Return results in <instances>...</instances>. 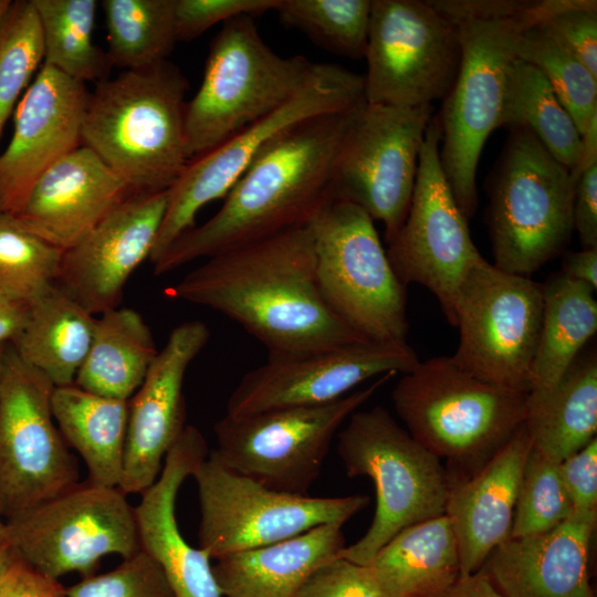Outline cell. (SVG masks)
<instances>
[{
  "mask_svg": "<svg viewBox=\"0 0 597 597\" xmlns=\"http://www.w3.org/2000/svg\"><path fill=\"white\" fill-rule=\"evenodd\" d=\"M166 295L223 314L268 355L367 341L332 312L320 292L310 223L210 256Z\"/></svg>",
  "mask_w": 597,
  "mask_h": 597,
  "instance_id": "obj_1",
  "label": "cell"
},
{
  "mask_svg": "<svg viewBox=\"0 0 597 597\" xmlns=\"http://www.w3.org/2000/svg\"><path fill=\"white\" fill-rule=\"evenodd\" d=\"M365 102L310 117L273 138L232 186L220 209L178 237L153 263L154 273L166 274L191 261L308 224L333 199L335 163Z\"/></svg>",
  "mask_w": 597,
  "mask_h": 597,
  "instance_id": "obj_2",
  "label": "cell"
},
{
  "mask_svg": "<svg viewBox=\"0 0 597 597\" xmlns=\"http://www.w3.org/2000/svg\"><path fill=\"white\" fill-rule=\"evenodd\" d=\"M188 87L185 75L167 60L97 82L87 102L82 145L133 192L169 189L189 161L185 139Z\"/></svg>",
  "mask_w": 597,
  "mask_h": 597,
  "instance_id": "obj_3",
  "label": "cell"
},
{
  "mask_svg": "<svg viewBox=\"0 0 597 597\" xmlns=\"http://www.w3.org/2000/svg\"><path fill=\"white\" fill-rule=\"evenodd\" d=\"M527 392L484 383L439 356L404 374L391 400L410 436L448 462L452 482L479 471L523 425Z\"/></svg>",
  "mask_w": 597,
  "mask_h": 597,
  "instance_id": "obj_4",
  "label": "cell"
},
{
  "mask_svg": "<svg viewBox=\"0 0 597 597\" xmlns=\"http://www.w3.org/2000/svg\"><path fill=\"white\" fill-rule=\"evenodd\" d=\"M320 65L303 55L276 54L261 38L254 17L223 22L210 44L201 84L186 103L188 160L281 107Z\"/></svg>",
  "mask_w": 597,
  "mask_h": 597,
  "instance_id": "obj_5",
  "label": "cell"
},
{
  "mask_svg": "<svg viewBox=\"0 0 597 597\" xmlns=\"http://www.w3.org/2000/svg\"><path fill=\"white\" fill-rule=\"evenodd\" d=\"M337 454L349 478H369L376 492L368 530L341 557L365 565L404 528L444 514L447 469L384 407L349 416L337 433Z\"/></svg>",
  "mask_w": 597,
  "mask_h": 597,
  "instance_id": "obj_6",
  "label": "cell"
},
{
  "mask_svg": "<svg viewBox=\"0 0 597 597\" xmlns=\"http://www.w3.org/2000/svg\"><path fill=\"white\" fill-rule=\"evenodd\" d=\"M555 3V0L537 1L527 13L510 19L454 22L461 60L436 117L441 133V167L468 220L478 206V164L485 140L499 128L517 38L525 29L544 22L556 9Z\"/></svg>",
  "mask_w": 597,
  "mask_h": 597,
  "instance_id": "obj_7",
  "label": "cell"
},
{
  "mask_svg": "<svg viewBox=\"0 0 597 597\" xmlns=\"http://www.w3.org/2000/svg\"><path fill=\"white\" fill-rule=\"evenodd\" d=\"M577 179L523 128H511L489 184L494 265L530 276L569 241Z\"/></svg>",
  "mask_w": 597,
  "mask_h": 597,
  "instance_id": "obj_8",
  "label": "cell"
},
{
  "mask_svg": "<svg viewBox=\"0 0 597 597\" xmlns=\"http://www.w3.org/2000/svg\"><path fill=\"white\" fill-rule=\"evenodd\" d=\"M310 227L317 284L332 312L367 341L407 343L406 286L374 220L352 202L331 199Z\"/></svg>",
  "mask_w": 597,
  "mask_h": 597,
  "instance_id": "obj_9",
  "label": "cell"
},
{
  "mask_svg": "<svg viewBox=\"0 0 597 597\" xmlns=\"http://www.w3.org/2000/svg\"><path fill=\"white\" fill-rule=\"evenodd\" d=\"M395 373L317 406L291 407L243 417L224 415L213 426L210 453L224 467L282 493L308 495L334 437Z\"/></svg>",
  "mask_w": 597,
  "mask_h": 597,
  "instance_id": "obj_10",
  "label": "cell"
},
{
  "mask_svg": "<svg viewBox=\"0 0 597 597\" xmlns=\"http://www.w3.org/2000/svg\"><path fill=\"white\" fill-rule=\"evenodd\" d=\"M542 313L541 283L481 258L457 291L459 344L452 362L484 383L530 391Z\"/></svg>",
  "mask_w": 597,
  "mask_h": 597,
  "instance_id": "obj_11",
  "label": "cell"
},
{
  "mask_svg": "<svg viewBox=\"0 0 597 597\" xmlns=\"http://www.w3.org/2000/svg\"><path fill=\"white\" fill-rule=\"evenodd\" d=\"M363 102L364 75L337 64L321 63L312 80L281 107L189 160L168 189L165 216L149 256L151 264L195 226L201 208L226 197L273 138L310 117L346 111Z\"/></svg>",
  "mask_w": 597,
  "mask_h": 597,
  "instance_id": "obj_12",
  "label": "cell"
},
{
  "mask_svg": "<svg viewBox=\"0 0 597 597\" xmlns=\"http://www.w3.org/2000/svg\"><path fill=\"white\" fill-rule=\"evenodd\" d=\"M198 489L199 547L211 559L273 544L316 526L341 523L368 496L318 498L271 490L219 462L209 451L192 475Z\"/></svg>",
  "mask_w": 597,
  "mask_h": 597,
  "instance_id": "obj_13",
  "label": "cell"
},
{
  "mask_svg": "<svg viewBox=\"0 0 597 597\" xmlns=\"http://www.w3.org/2000/svg\"><path fill=\"white\" fill-rule=\"evenodd\" d=\"M118 488L77 483L6 520L4 542L42 574L59 580L94 574L112 554L140 551L135 507Z\"/></svg>",
  "mask_w": 597,
  "mask_h": 597,
  "instance_id": "obj_14",
  "label": "cell"
},
{
  "mask_svg": "<svg viewBox=\"0 0 597 597\" xmlns=\"http://www.w3.org/2000/svg\"><path fill=\"white\" fill-rule=\"evenodd\" d=\"M365 101L397 107L443 100L460 65L454 22L429 1L371 0Z\"/></svg>",
  "mask_w": 597,
  "mask_h": 597,
  "instance_id": "obj_15",
  "label": "cell"
},
{
  "mask_svg": "<svg viewBox=\"0 0 597 597\" xmlns=\"http://www.w3.org/2000/svg\"><path fill=\"white\" fill-rule=\"evenodd\" d=\"M54 388L9 344L0 387V510L4 520L78 483L76 461L52 413Z\"/></svg>",
  "mask_w": 597,
  "mask_h": 597,
  "instance_id": "obj_16",
  "label": "cell"
},
{
  "mask_svg": "<svg viewBox=\"0 0 597 597\" xmlns=\"http://www.w3.org/2000/svg\"><path fill=\"white\" fill-rule=\"evenodd\" d=\"M432 105L365 102L337 156L332 198L362 208L385 228L388 244L407 216Z\"/></svg>",
  "mask_w": 597,
  "mask_h": 597,
  "instance_id": "obj_17",
  "label": "cell"
},
{
  "mask_svg": "<svg viewBox=\"0 0 597 597\" xmlns=\"http://www.w3.org/2000/svg\"><path fill=\"white\" fill-rule=\"evenodd\" d=\"M440 127L430 119L419 155L411 201L405 221L387 244L388 260L407 286L427 287L455 326L454 302L469 268L483 258L474 245L439 158Z\"/></svg>",
  "mask_w": 597,
  "mask_h": 597,
  "instance_id": "obj_18",
  "label": "cell"
},
{
  "mask_svg": "<svg viewBox=\"0 0 597 597\" xmlns=\"http://www.w3.org/2000/svg\"><path fill=\"white\" fill-rule=\"evenodd\" d=\"M408 343L362 341L293 355H268L232 390L229 417L324 405L337 400L364 381L388 373L406 374L419 363Z\"/></svg>",
  "mask_w": 597,
  "mask_h": 597,
  "instance_id": "obj_19",
  "label": "cell"
},
{
  "mask_svg": "<svg viewBox=\"0 0 597 597\" xmlns=\"http://www.w3.org/2000/svg\"><path fill=\"white\" fill-rule=\"evenodd\" d=\"M209 337L210 331L201 321L177 325L128 400L124 468L118 485L124 494H142L155 483L167 453L186 428L185 375Z\"/></svg>",
  "mask_w": 597,
  "mask_h": 597,
  "instance_id": "obj_20",
  "label": "cell"
},
{
  "mask_svg": "<svg viewBox=\"0 0 597 597\" xmlns=\"http://www.w3.org/2000/svg\"><path fill=\"white\" fill-rule=\"evenodd\" d=\"M90 93L84 83L42 64L19 102L0 155V213L17 216L36 180L82 145Z\"/></svg>",
  "mask_w": 597,
  "mask_h": 597,
  "instance_id": "obj_21",
  "label": "cell"
},
{
  "mask_svg": "<svg viewBox=\"0 0 597 597\" xmlns=\"http://www.w3.org/2000/svg\"><path fill=\"white\" fill-rule=\"evenodd\" d=\"M167 201L168 189L128 196L64 251L56 285L93 315L117 307L128 277L151 254Z\"/></svg>",
  "mask_w": 597,
  "mask_h": 597,
  "instance_id": "obj_22",
  "label": "cell"
},
{
  "mask_svg": "<svg viewBox=\"0 0 597 597\" xmlns=\"http://www.w3.org/2000/svg\"><path fill=\"white\" fill-rule=\"evenodd\" d=\"M208 453L200 430L187 425L135 507L140 549L160 566L174 597H223L211 557L186 541L176 517L178 491Z\"/></svg>",
  "mask_w": 597,
  "mask_h": 597,
  "instance_id": "obj_23",
  "label": "cell"
},
{
  "mask_svg": "<svg viewBox=\"0 0 597 597\" xmlns=\"http://www.w3.org/2000/svg\"><path fill=\"white\" fill-rule=\"evenodd\" d=\"M132 193L92 149L81 145L43 172L14 217L27 230L66 251Z\"/></svg>",
  "mask_w": 597,
  "mask_h": 597,
  "instance_id": "obj_24",
  "label": "cell"
},
{
  "mask_svg": "<svg viewBox=\"0 0 597 597\" xmlns=\"http://www.w3.org/2000/svg\"><path fill=\"white\" fill-rule=\"evenodd\" d=\"M596 520L573 513L548 532L507 538L480 570L502 597H595L588 557Z\"/></svg>",
  "mask_w": 597,
  "mask_h": 597,
  "instance_id": "obj_25",
  "label": "cell"
},
{
  "mask_svg": "<svg viewBox=\"0 0 597 597\" xmlns=\"http://www.w3.org/2000/svg\"><path fill=\"white\" fill-rule=\"evenodd\" d=\"M531 449L522 425L479 471L450 482L444 514L457 541L460 577L480 570L493 549L510 537Z\"/></svg>",
  "mask_w": 597,
  "mask_h": 597,
  "instance_id": "obj_26",
  "label": "cell"
},
{
  "mask_svg": "<svg viewBox=\"0 0 597 597\" xmlns=\"http://www.w3.org/2000/svg\"><path fill=\"white\" fill-rule=\"evenodd\" d=\"M344 524L316 526L293 537L216 559L223 597H295L311 575L341 557Z\"/></svg>",
  "mask_w": 597,
  "mask_h": 597,
  "instance_id": "obj_27",
  "label": "cell"
},
{
  "mask_svg": "<svg viewBox=\"0 0 597 597\" xmlns=\"http://www.w3.org/2000/svg\"><path fill=\"white\" fill-rule=\"evenodd\" d=\"M523 427L532 450L558 463L596 438L595 349L579 354L553 386L526 394Z\"/></svg>",
  "mask_w": 597,
  "mask_h": 597,
  "instance_id": "obj_28",
  "label": "cell"
},
{
  "mask_svg": "<svg viewBox=\"0 0 597 597\" xmlns=\"http://www.w3.org/2000/svg\"><path fill=\"white\" fill-rule=\"evenodd\" d=\"M365 566L384 597H441L460 577L449 519L443 514L404 528Z\"/></svg>",
  "mask_w": 597,
  "mask_h": 597,
  "instance_id": "obj_29",
  "label": "cell"
},
{
  "mask_svg": "<svg viewBox=\"0 0 597 597\" xmlns=\"http://www.w3.org/2000/svg\"><path fill=\"white\" fill-rule=\"evenodd\" d=\"M95 321L55 284L29 303L25 322L11 346L55 387L73 385L90 349Z\"/></svg>",
  "mask_w": 597,
  "mask_h": 597,
  "instance_id": "obj_30",
  "label": "cell"
},
{
  "mask_svg": "<svg viewBox=\"0 0 597 597\" xmlns=\"http://www.w3.org/2000/svg\"><path fill=\"white\" fill-rule=\"evenodd\" d=\"M51 404L62 437L86 464L87 481L118 488L124 468L128 401L98 396L73 384L55 387Z\"/></svg>",
  "mask_w": 597,
  "mask_h": 597,
  "instance_id": "obj_31",
  "label": "cell"
},
{
  "mask_svg": "<svg viewBox=\"0 0 597 597\" xmlns=\"http://www.w3.org/2000/svg\"><path fill=\"white\" fill-rule=\"evenodd\" d=\"M158 350L142 315L114 307L96 317L87 355L74 385L88 392L128 401Z\"/></svg>",
  "mask_w": 597,
  "mask_h": 597,
  "instance_id": "obj_32",
  "label": "cell"
},
{
  "mask_svg": "<svg viewBox=\"0 0 597 597\" xmlns=\"http://www.w3.org/2000/svg\"><path fill=\"white\" fill-rule=\"evenodd\" d=\"M543 313L532 387L556 384L597 331L595 290L562 272L542 284Z\"/></svg>",
  "mask_w": 597,
  "mask_h": 597,
  "instance_id": "obj_33",
  "label": "cell"
},
{
  "mask_svg": "<svg viewBox=\"0 0 597 597\" xmlns=\"http://www.w3.org/2000/svg\"><path fill=\"white\" fill-rule=\"evenodd\" d=\"M523 128L570 172L578 168L582 135L545 76L520 59L506 83L499 127Z\"/></svg>",
  "mask_w": 597,
  "mask_h": 597,
  "instance_id": "obj_34",
  "label": "cell"
},
{
  "mask_svg": "<svg viewBox=\"0 0 597 597\" xmlns=\"http://www.w3.org/2000/svg\"><path fill=\"white\" fill-rule=\"evenodd\" d=\"M43 38L46 64L85 84L106 77L111 66L106 53L93 42L97 1L31 0Z\"/></svg>",
  "mask_w": 597,
  "mask_h": 597,
  "instance_id": "obj_35",
  "label": "cell"
},
{
  "mask_svg": "<svg viewBox=\"0 0 597 597\" xmlns=\"http://www.w3.org/2000/svg\"><path fill=\"white\" fill-rule=\"evenodd\" d=\"M107 59L124 71L166 61L174 49L175 0H103Z\"/></svg>",
  "mask_w": 597,
  "mask_h": 597,
  "instance_id": "obj_36",
  "label": "cell"
},
{
  "mask_svg": "<svg viewBox=\"0 0 597 597\" xmlns=\"http://www.w3.org/2000/svg\"><path fill=\"white\" fill-rule=\"evenodd\" d=\"M516 57L545 76L583 135L597 115V77L544 22L521 32Z\"/></svg>",
  "mask_w": 597,
  "mask_h": 597,
  "instance_id": "obj_37",
  "label": "cell"
},
{
  "mask_svg": "<svg viewBox=\"0 0 597 597\" xmlns=\"http://www.w3.org/2000/svg\"><path fill=\"white\" fill-rule=\"evenodd\" d=\"M371 0H280V22L304 33L324 50L364 59Z\"/></svg>",
  "mask_w": 597,
  "mask_h": 597,
  "instance_id": "obj_38",
  "label": "cell"
},
{
  "mask_svg": "<svg viewBox=\"0 0 597 597\" xmlns=\"http://www.w3.org/2000/svg\"><path fill=\"white\" fill-rule=\"evenodd\" d=\"M64 251L0 213V290L30 303L56 284Z\"/></svg>",
  "mask_w": 597,
  "mask_h": 597,
  "instance_id": "obj_39",
  "label": "cell"
},
{
  "mask_svg": "<svg viewBox=\"0 0 597 597\" xmlns=\"http://www.w3.org/2000/svg\"><path fill=\"white\" fill-rule=\"evenodd\" d=\"M43 57L42 31L32 1H11L0 20V138Z\"/></svg>",
  "mask_w": 597,
  "mask_h": 597,
  "instance_id": "obj_40",
  "label": "cell"
},
{
  "mask_svg": "<svg viewBox=\"0 0 597 597\" xmlns=\"http://www.w3.org/2000/svg\"><path fill=\"white\" fill-rule=\"evenodd\" d=\"M573 514L559 463L531 449L519 488L509 538L548 532Z\"/></svg>",
  "mask_w": 597,
  "mask_h": 597,
  "instance_id": "obj_41",
  "label": "cell"
},
{
  "mask_svg": "<svg viewBox=\"0 0 597 597\" xmlns=\"http://www.w3.org/2000/svg\"><path fill=\"white\" fill-rule=\"evenodd\" d=\"M67 597H174L160 566L142 549L114 569L65 588Z\"/></svg>",
  "mask_w": 597,
  "mask_h": 597,
  "instance_id": "obj_42",
  "label": "cell"
},
{
  "mask_svg": "<svg viewBox=\"0 0 597 597\" xmlns=\"http://www.w3.org/2000/svg\"><path fill=\"white\" fill-rule=\"evenodd\" d=\"M280 0H175L178 41H190L217 23L241 15L256 17L274 11Z\"/></svg>",
  "mask_w": 597,
  "mask_h": 597,
  "instance_id": "obj_43",
  "label": "cell"
},
{
  "mask_svg": "<svg viewBox=\"0 0 597 597\" xmlns=\"http://www.w3.org/2000/svg\"><path fill=\"white\" fill-rule=\"evenodd\" d=\"M544 23L597 77V2L566 0Z\"/></svg>",
  "mask_w": 597,
  "mask_h": 597,
  "instance_id": "obj_44",
  "label": "cell"
},
{
  "mask_svg": "<svg viewBox=\"0 0 597 597\" xmlns=\"http://www.w3.org/2000/svg\"><path fill=\"white\" fill-rule=\"evenodd\" d=\"M295 597H384L365 565L337 557L305 582Z\"/></svg>",
  "mask_w": 597,
  "mask_h": 597,
  "instance_id": "obj_45",
  "label": "cell"
},
{
  "mask_svg": "<svg viewBox=\"0 0 597 597\" xmlns=\"http://www.w3.org/2000/svg\"><path fill=\"white\" fill-rule=\"evenodd\" d=\"M0 597H67L59 580L25 562L4 541L0 545Z\"/></svg>",
  "mask_w": 597,
  "mask_h": 597,
  "instance_id": "obj_46",
  "label": "cell"
},
{
  "mask_svg": "<svg viewBox=\"0 0 597 597\" xmlns=\"http://www.w3.org/2000/svg\"><path fill=\"white\" fill-rule=\"evenodd\" d=\"M573 513L597 515V439L559 462Z\"/></svg>",
  "mask_w": 597,
  "mask_h": 597,
  "instance_id": "obj_47",
  "label": "cell"
},
{
  "mask_svg": "<svg viewBox=\"0 0 597 597\" xmlns=\"http://www.w3.org/2000/svg\"><path fill=\"white\" fill-rule=\"evenodd\" d=\"M431 6L452 22L502 20L531 11L537 1L521 0H430Z\"/></svg>",
  "mask_w": 597,
  "mask_h": 597,
  "instance_id": "obj_48",
  "label": "cell"
},
{
  "mask_svg": "<svg viewBox=\"0 0 597 597\" xmlns=\"http://www.w3.org/2000/svg\"><path fill=\"white\" fill-rule=\"evenodd\" d=\"M572 217L583 248H597V163L586 167L577 179Z\"/></svg>",
  "mask_w": 597,
  "mask_h": 597,
  "instance_id": "obj_49",
  "label": "cell"
},
{
  "mask_svg": "<svg viewBox=\"0 0 597 597\" xmlns=\"http://www.w3.org/2000/svg\"><path fill=\"white\" fill-rule=\"evenodd\" d=\"M29 303L0 290V344H11L20 333L28 314Z\"/></svg>",
  "mask_w": 597,
  "mask_h": 597,
  "instance_id": "obj_50",
  "label": "cell"
},
{
  "mask_svg": "<svg viewBox=\"0 0 597 597\" xmlns=\"http://www.w3.org/2000/svg\"><path fill=\"white\" fill-rule=\"evenodd\" d=\"M562 273L597 290V248L568 252L562 262Z\"/></svg>",
  "mask_w": 597,
  "mask_h": 597,
  "instance_id": "obj_51",
  "label": "cell"
},
{
  "mask_svg": "<svg viewBox=\"0 0 597 597\" xmlns=\"http://www.w3.org/2000/svg\"><path fill=\"white\" fill-rule=\"evenodd\" d=\"M441 597H502L488 576L478 570L459 577L452 587Z\"/></svg>",
  "mask_w": 597,
  "mask_h": 597,
  "instance_id": "obj_52",
  "label": "cell"
},
{
  "mask_svg": "<svg viewBox=\"0 0 597 597\" xmlns=\"http://www.w3.org/2000/svg\"><path fill=\"white\" fill-rule=\"evenodd\" d=\"M9 344H0V387L2 381V375L4 369L6 354Z\"/></svg>",
  "mask_w": 597,
  "mask_h": 597,
  "instance_id": "obj_53",
  "label": "cell"
},
{
  "mask_svg": "<svg viewBox=\"0 0 597 597\" xmlns=\"http://www.w3.org/2000/svg\"><path fill=\"white\" fill-rule=\"evenodd\" d=\"M4 528H6V520L4 517L2 516L1 514V510H0V545L3 543L4 541Z\"/></svg>",
  "mask_w": 597,
  "mask_h": 597,
  "instance_id": "obj_54",
  "label": "cell"
},
{
  "mask_svg": "<svg viewBox=\"0 0 597 597\" xmlns=\"http://www.w3.org/2000/svg\"><path fill=\"white\" fill-rule=\"evenodd\" d=\"M11 0H0V20L3 17L6 10L8 9Z\"/></svg>",
  "mask_w": 597,
  "mask_h": 597,
  "instance_id": "obj_55",
  "label": "cell"
}]
</instances>
